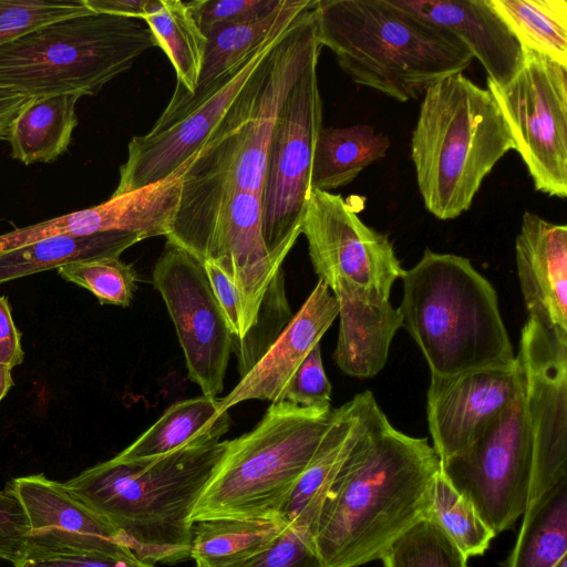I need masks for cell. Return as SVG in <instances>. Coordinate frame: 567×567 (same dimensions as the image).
Listing matches in <instances>:
<instances>
[{
	"label": "cell",
	"instance_id": "obj_37",
	"mask_svg": "<svg viewBox=\"0 0 567 567\" xmlns=\"http://www.w3.org/2000/svg\"><path fill=\"white\" fill-rule=\"evenodd\" d=\"M292 317L281 269L274 277L264 297L254 327L240 340L233 342L241 377L260 359Z\"/></svg>",
	"mask_w": 567,
	"mask_h": 567
},
{
	"label": "cell",
	"instance_id": "obj_13",
	"mask_svg": "<svg viewBox=\"0 0 567 567\" xmlns=\"http://www.w3.org/2000/svg\"><path fill=\"white\" fill-rule=\"evenodd\" d=\"M516 361L533 436L528 506L567 477V332L527 319Z\"/></svg>",
	"mask_w": 567,
	"mask_h": 567
},
{
	"label": "cell",
	"instance_id": "obj_12",
	"mask_svg": "<svg viewBox=\"0 0 567 567\" xmlns=\"http://www.w3.org/2000/svg\"><path fill=\"white\" fill-rule=\"evenodd\" d=\"M153 285L176 329L188 371L204 395L224 389L234 336L202 262L166 241L153 269Z\"/></svg>",
	"mask_w": 567,
	"mask_h": 567
},
{
	"label": "cell",
	"instance_id": "obj_43",
	"mask_svg": "<svg viewBox=\"0 0 567 567\" xmlns=\"http://www.w3.org/2000/svg\"><path fill=\"white\" fill-rule=\"evenodd\" d=\"M14 567H155L141 560L133 551H92L37 558H23Z\"/></svg>",
	"mask_w": 567,
	"mask_h": 567
},
{
	"label": "cell",
	"instance_id": "obj_47",
	"mask_svg": "<svg viewBox=\"0 0 567 567\" xmlns=\"http://www.w3.org/2000/svg\"><path fill=\"white\" fill-rule=\"evenodd\" d=\"M31 99L20 92L0 89V140H8L13 120Z\"/></svg>",
	"mask_w": 567,
	"mask_h": 567
},
{
	"label": "cell",
	"instance_id": "obj_4",
	"mask_svg": "<svg viewBox=\"0 0 567 567\" xmlns=\"http://www.w3.org/2000/svg\"><path fill=\"white\" fill-rule=\"evenodd\" d=\"M317 37L358 84L399 102L467 69L474 56L447 30L390 0H316Z\"/></svg>",
	"mask_w": 567,
	"mask_h": 567
},
{
	"label": "cell",
	"instance_id": "obj_31",
	"mask_svg": "<svg viewBox=\"0 0 567 567\" xmlns=\"http://www.w3.org/2000/svg\"><path fill=\"white\" fill-rule=\"evenodd\" d=\"M566 557L567 477L526 507L505 567H554Z\"/></svg>",
	"mask_w": 567,
	"mask_h": 567
},
{
	"label": "cell",
	"instance_id": "obj_33",
	"mask_svg": "<svg viewBox=\"0 0 567 567\" xmlns=\"http://www.w3.org/2000/svg\"><path fill=\"white\" fill-rule=\"evenodd\" d=\"M523 48L567 68L566 0H491Z\"/></svg>",
	"mask_w": 567,
	"mask_h": 567
},
{
	"label": "cell",
	"instance_id": "obj_45",
	"mask_svg": "<svg viewBox=\"0 0 567 567\" xmlns=\"http://www.w3.org/2000/svg\"><path fill=\"white\" fill-rule=\"evenodd\" d=\"M23 359L21 333L13 322L9 300L0 296V364L12 369Z\"/></svg>",
	"mask_w": 567,
	"mask_h": 567
},
{
	"label": "cell",
	"instance_id": "obj_19",
	"mask_svg": "<svg viewBox=\"0 0 567 567\" xmlns=\"http://www.w3.org/2000/svg\"><path fill=\"white\" fill-rule=\"evenodd\" d=\"M188 159L167 178L76 210L0 235V252L56 236L125 231L143 239L166 236L176 212Z\"/></svg>",
	"mask_w": 567,
	"mask_h": 567
},
{
	"label": "cell",
	"instance_id": "obj_17",
	"mask_svg": "<svg viewBox=\"0 0 567 567\" xmlns=\"http://www.w3.org/2000/svg\"><path fill=\"white\" fill-rule=\"evenodd\" d=\"M7 486L20 499L29 522L24 558L92 551H132L122 533L43 474L20 476Z\"/></svg>",
	"mask_w": 567,
	"mask_h": 567
},
{
	"label": "cell",
	"instance_id": "obj_50",
	"mask_svg": "<svg viewBox=\"0 0 567 567\" xmlns=\"http://www.w3.org/2000/svg\"><path fill=\"white\" fill-rule=\"evenodd\" d=\"M196 567H199V566H196Z\"/></svg>",
	"mask_w": 567,
	"mask_h": 567
},
{
	"label": "cell",
	"instance_id": "obj_11",
	"mask_svg": "<svg viewBox=\"0 0 567 567\" xmlns=\"http://www.w3.org/2000/svg\"><path fill=\"white\" fill-rule=\"evenodd\" d=\"M524 63L505 85L487 79L515 151L535 189L567 197V68L523 48Z\"/></svg>",
	"mask_w": 567,
	"mask_h": 567
},
{
	"label": "cell",
	"instance_id": "obj_6",
	"mask_svg": "<svg viewBox=\"0 0 567 567\" xmlns=\"http://www.w3.org/2000/svg\"><path fill=\"white\" fill-rule=\"evenodd\" d=\"M515 145L488 89L463 72L423 93L411 158L425 208L442 220L466 212L483 179Z\"/></svg>",
	"mask_w": 567,
	"mask_h": 567
},
{
	"label": "cell",
	"instance_id": "obj_15",
	"mask_svg": "<svg viewBox=\"0 0 567 567\" xmlns=\"http://www.w3.org/2000/svg\"><path fill=\"white\" fill-rule=\"evenodd\" d=\"M244 125L225 114L183 174L167 241L204 264L223 231L235 192Z\"/></svg>",
	"mask_w": 567,
	"mask_h": 567
},
{
	"label": "cell",
	"instance_id": "obj_26",
	"mask_svg": "<svg viewBox=\"0 0 567 567\" xmlns=\"http://www.w3.org/2000/svg\"><path fill=\"white\" fill-rule=\"evenodd\" d=\"M231 420L220 412V399L200 395L178 401L115 457L124 462H146L175 451L207 443L226 434Z\"/></svg>",
	"mask_w": 567,
	"mask_h": 567
},
{
	"label": "cell",
	"instance_id": "obj_38",
	"mask_svg": "<svg viewBox=\"0 0 567 567\" xmlns=\"http://www.w3.org/2000/svg\"><path fill=\"white\" fill-rule=\"evenodd\" d=\"M90 12L84 0H0V47L50 22Z\"/></svg>",
	"mask_w": 567,
	"mask_h": 567
},
{
	"label": "cell",
	"instance_id": "obj_2",
	"mask_svg": "<svg viewBox=\"0 0 567 567\" xmlns=\"http://www.w3.org/2000/svg\"><path fill=\"white\" fill-rule=\"evenodd\" d=\"M301 234L315 272L338 302L336 363L350 377L377 375L401 328V315L390 295L405 269L391 241L365 225L340 195L311 204Z\"/></svg>",
	"mask_w": 567,
	"mask_h": 567
},
{
	"label": "cell",
	"instance_id": "obj_25",
	"mask_svg": "<svg viewBox=\"0 0 567 567\" xmlns=\"http://www.w3.org/2000/svg\"><path fill=\"white\" fill-rule=\"evenodd\" d=\"M369 392L358 393L336 409L316 455L279 511L286 523L312 535L329 488L361 433Z\"/></svg>",
	"mask_w": 567,
	"mask_h": 567
},
{
	"label": "cell",
	"instance_id": "obj_1",
	"mask_svg": "<svg viewBox=\"0 0 567 567\" xmlns=\"http://www.w3.org/2000/svg\"><path fill=\"white\" fill-rule=\"evenodd\" d=\"M441 461L426 439L396 430L373 393L361 433L338 472L312 532L324 567H359L429 517Z\"/></svg>",
	"mask_w": 567,
	"mask_h": 567
},
{
	"label": "cell",
	"instance_id": "obj_44",
	"mask_svg": "<svg viewBox=\"0 0 567 567\" xmlns=\"http://www.w3.org/2000/svg\"><path fill=\"white\" fill-rule=\"evenodd\" d=\"M213 292L229 324L234 341L245 336L244 310L239 292L227 275L213 261L203 264Z\"/></svg>",
	"mask_w": 567,
	"mask_h": 567
},
{
	"label": "cell",
	"instance_id": "obj_21",
	"mask_svg": "<svg viewBox=\"0 0 567 567\" xmlns=\"http://www.w3.org/2000/svg\"><path fill=\"white\" fill-rule=\"evenodd\" d=\"M528 319L567 332V227L525 212L515 241Z\"/></svg>",
	"mask_w": 567,
	"mask_h": 567
},
{
	"label": "cell",
	"instance_id": "obj_30",
	"mask_svg": "<svg viewBox=\"0 0 567 567\" xmlns=\"http://www.w3.org/2000/svg\"><path fill=\"white\" fill-rule=\"evenodd\" d=\"M287 525L279 516L196 522L192 528L189 559L199 567H229L262 549Z\"/></svg>",
	"mask_w": 567,
	"mask_h": 567
},
{
	"label": "cell",
	"instance_id": "obj_41",
	"mask_svg": "<svg viewBox=\"0 0 567 567\" xmlns=\"http://www.w3.org/2000/svg\"><path fill=\"white\" fill-rule=\"evenodd\" d=\"M282 401L299 408H331V383L324 372L318 343L293 374Z\"/></svg>",
	"mask_w": 567,
	"mask_h": 567
},
{
	"label": "cell",
	"instance_id": "obj_46",
	"mask_svg": "<svg viewBox=\"0 0 567 567\" xmlns=\"http://www.w3.org/2000/svg\"><path fill=\"white\" fill-rule=\"evenodd\" d=\"M92 12L144 20L153 0H84Z\"/></svg>",
	"mask_w": 567,
	"mask_h": 567
},
{
	"label": "cell",
	"instance_id": "obj_49",
	"mask_svg": "<svg viewBox=\"0 0 567 567\" xmlns=\"http://www.w3.org/2000/svg\"><path fill=\"white\" fill-rule=\"evenodd\" d=\"M554 567H567V557L561 559L556 566Z\"/></svg>",
	"mask_w": 567,
	"mask_h": 567
},
{
	"label": "cell",
	"instance_id": "obj_40",
	"mask_svg": "<svg viewBox=\"0 0 567 567\" xmlns=\"http://www.w3.org/2000/svg\"><path fill=\"white\" fill-rule=\"evenodd\" d=\"M284 0L186 1L204 34L224 25L248 21L276 10Z\"/></svg>",
	"mask_w": 567,
	"mask_h": 567
},
{
	"label": "cell",
	"instance_id": "obj_32",
	"mask_svg": "<svg viewBox=\"0 0 567 567\" xmlns=\"http://www.w3.org/2000/svg\"><path fill=\"white\" fill-rule=\"evenodd\" d=\"M154 39L169 59L178 85L194 93L200 74L207 39L186 2L153 0L144 19Z\"/></svg>",
	"mask_w": 567,
	"mask_h": 567
},
{
	"label": "cell",
	"instance_id": "obj_9",
	"mask_svg": "<svg viewBox=\"0 0 567 567\" xmlns=\"http://www.w3.org/2000/svg\"><path fill=\"white\" fill-rule=\"evenodd\" d=\"M315 53L287 94L275 121L261 192L262 237L280 269L298 237L310 198L311 169L322 128V100Z\"/></svg>",
	"mask_w": 567,
	"mask_h": 567
},
{
	"label": "cell",
	"instance_id": "obj_34",
	"mask_svg": "<svg viewBox=\"0 0 567 567\" xmlns=\"http://www.w3.org/2000/svg\"><path fill=\"white\" fill-rule=\"evenodd\" d=\"M380 559L384 567H467V557L429 517L395 538Z\"/></svg>",
	"mask_w": 567,
	"mask_h": 567
},
{
	"label": "cell",
	"instance_id": "obj_18",
	"mask_svg": "<svg viewBox=\"0 0 567 567\" xmlns=\"http://www.w3.org/2000/svg\"><path fill=\"white\" fill-rule=\"evenodd\" d=\"M522 390L523 377L517 361L450 377H431L426 414L440 461L471 444Z\"/></svg>",
	"mask_w": 567,
	"mask_h": 567
},
{
	"label": "cell",
	"instance_id": "obj_39",
	"mask_svg": "<svg viewBox=\"0 0 567 567\" xmlns=\"http://www.w3.org/2000/svg\"><path fill=\"white\" fill-rule=\"evenodd\" d=\"M229 567H324L311 535L290 524L267 546Z\"/></svg>",
	"mask_w": 567,
	"mask_h": 567
},
{
	"label": "cell",
	"instance_id": "obj_29",
	"mask_svg": "<svg viewBox=\"0 0 567 567\" xmlns=\"http://www.w3.org/2000/svg\"><path fill=\"white\" fill-rule=\"evenodd\" d=\"M390 144L384 134L365 124L322 127L312 161V189L330 192L347 186L367 166L383 158Z\"/></svg>",
	"mask_w": 567,
	"mask_h": 567
},
{
	"label": "cell",
	"instance_id": "obj_16",
	"mask_svg": "<svg viewBox=\"0 0 567 567\" xmlns=\"http://www.w3.org/2000/svg\"><path fill=\"white\" fill-rule=\"evenodd\" d=\"M315 3L285 31L241 91L247 112L236 165L237 190L260 195L267 153L278 112L311 56L321 51Z\"/></svg>",
	"mask_w": 567,
	"mask_h": 567
},
{
	"label": "cell",
	"instance_id": "obj_5",
	"mask_svg": "<svg viewBox=\"0 0 567 567\" xmlns=\"http://www.w3.org/2000/svg\"><path fill=\"white\" fill-rule=\"evenodd\" d=\"M401 279V328L431 377L515 363L496 290L467 258L425 249Z\"/></svg>",
	"mask_w": 567,
	"mask_h": 567
},
{
	"label": "cell",
	"instance_id": "obj_3",
	"mask_svg": "<svg viewBox=\"0 0 567 567\" xmlns=\"http://www.w3.org/2000/svg\"><path fill=\"white\" fill-rule=\"evenodd\" d=\"M227 443L215 440L146 462L114 456L63 485L111 522L137 558L178 564L189 559L190 515Z\"/></svg>",
	"mask_w": 567,
	"mask_h": 567
},
{
	"label": "cell",
	"instance_id": "obj_28",
	"mask_svg": "<svg viewBox=\"0 0 567 567\" xmlns=\"http://www.w3.org/2000/svg\"><path fill=\"white\" fill-rule=\"evenodd\" d=\"M143 240L134 233L112 231L91 236L56 235L0 252V284L93 258H120Z\"/></svg>",
	"mask_w": 567,
	"mask_h": 567
},
{
	"label": "cell",
	"instance_id": "obj_42",
	"mask_svg": "<svg viewBox=\"0 0 567 567\" xmlns=\"http://www.w3.org/2000/svg\"><path fill=\"white\" fill-rule=\"evenodd\" d=\"M29 522L24 508L8 486L0 491V559L13 565L24 558Z\"/></svg>",
	"mask_w": 567,
	"mask_h": 567
},
{
	"label": "cell",
	"instance_id": "obj_7",
	"mask_svg": "<svg viewBox=\"0 0 567 567\" xmlns=\"http://www.w3.org/2000/svg\"><path fill=\"white\" fill-rule=\"evenodd\" d=\"M336 409H306L271 402L249 432L228 440L190 522L277 517L316 455Z\"/></svg>",
	"mask_w": 567,
	"mask_h": 567
},
{
	"label": "cell",
	"instance_id": "obj_8",
	"mask_svg": "<svg viewBox=\"0 0 567 567\" xmlns=\"http://www.w3.org/2000/svg\"><path fill=\"white\" fill-rule=\"evenodd\" d=\"M155 47L144 20L95 12L68 17L0 47V89L30 97L94 95Z\"/></svg>",
	"mask_w": 567,
	"mask_h": 567
},
{
	"label": "cell",
	"instance_id": "obj_23",
	"mask_svg": "<svg viewBox=\"0 0 567 567\" xmlns=\"http://www.w3.org/2000/svg\"><path fill=\"white\" fill-rule=\"evenodd\" d=\"M207 261L215 262L237 288L245 334L254 327L264 297L279 270L267 251L261 228V197L236 190L223 231Z\"/></svg>",
	"mask_w": 567,
	"mask_h": 567
},
{
	"label": "cell",
	"instance_id": "obj_10",
	"mask_svg": "<svg viewBox=\"0 0 567 567\" xmlns=\"http://www.w3.org/2000/svg\"><path fill=\"white\" fill-rule=\"evenodd\" d=\"M533 454L523 386L471 444L441 462V472L496 536L526 511Z\"/></svg>",
	"mask_w": 567,
	"mask_h": 567
},
{
	"label": "cell",
	"instance_id": "obj_27",
	"mask_svg": "<svg viewBox=\"0 0 567 567\" xmlns=\"http://www.w3.org/2000/svg\"><path fill=\"white\" fill-rule=\"evenodd\" d=\"M79 93L32 97L13 120L8 141L11 156L25 165L51 163L62 155L78 124Z\"/></svg>",
	"mask_w": 567,
	"mask_h": 567
},
{
	"label": "cell",
	"instance_id": "obj_24",
	"mask_svg": "<svg viewBox=\"0 0 567 567\" xmlns=\"http://www.w3.org/2000/svg\"><path fill=\"white\" fill-rule=\"evenodd\" d=\"M315 0H284L276 10L258 18L219 27L205 34V56L194 93L176 84L159 120L172 118L189 109L231 68L270 38L289 28Z\"/></svg>",
	"mask_w": 567,
	"mask_h": 567
},
{
	"label": "cell",
	"instance_id": "obj_22",
	"mask_svg": "<svg viewBox=\"0 0 567 567\" xmlns=\"http://www.w3.org/2000/svg\"><path fill=\"white\" fill-rule=\"evenodd\" d=\"M398 8L461 39L487 79L507 84L524 63V50L491 0H390Z\"/></svg>",
	"mask_w": 567,
	"mask_h": 567
},
{
	"label": "cell",
	"instance_id": "obj_36",
	"mask_svg": "<svg viewBox=\"0 0 567 567\" xmlns=\"http://www.w3.org/2000/svg\"><path fill=\"white\" fill-rule=\"evenodd\" d=\"M56 270L64 280L91 291L101 305L126 308L137 289L136 271L120 258L76 260Z\"/></svg>",
	"mask_w": 567,
	"mask_h": 567
},
{
	"label": "cell",
	"instance_id": "obj_35",
	"mask_svg": "<svg viewBox=\"0 0 567 567\" xmlns=\"http://www.w3.org/2000/svg\"><path fill=\"white\" fill-rule=\"evenodd\" d=\"M429 518L434 520L467 557L483 555L495 537L466 501L440 471Z\"/></svg>",
	"mask_w": 567,
	"mask_h": 567
},
{
	"label": "cell",
	"instance_id": "obj_48",
	"mask_svg": "<svg viewBox=\"0 0 567 567\" xmlns=\"http://www.w3.org/2000/svg\"><path fill=\"white\" fill-rule=\"evenodd\" d=\"M12 386L13 379L11 375V369L0 364V401L7 395Z\"/></svg>",
	"mask_w": 567,
	"mask_h": 567
},
{
	"label": "cell",
	"instance_id": "obj_14",
	"mask_svg": "<svg viewBox=\"0 0 567 567\" xmlns=\"http://www.w3.org/2000/svg\"><path fill=\"white\" fill-rule=\"evenodd\" d=\"M285 31L239 61L189 109L168 120L157 118L148 133L134 136L128 143L127 159L120 168V182L112 196L161 182L194 155Z\"/></svg>",
	"mask_w": 567,
	"mask_h": 567
},
{
	"label": "cell",
	"instance_id": "obj_20",
	"mask_svg": "<svg viewBox=\"0 0 567 567\" xmlns=\"http://www.w3.org/2000/svg\"><path fill=\"white\" fill-rule=\"evenodd\" d=\"M339 315L338 302L322 280L278 338L235 388L220 399V412L248 400L282 401L301 363Z\"/></svg>",
	"mask_w": 567,
	"mask_h": 567
}]
</instances>
